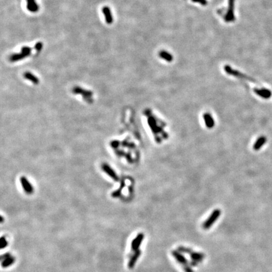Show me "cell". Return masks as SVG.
I'll return each mask as SVG.
<instances>
[{
  "instance_id": "cell-1",
  "label": "cell",
  "mask_w": 272,
  "mask_h": 272,
  "mask_svg": "<svg viewBox=\"0 0 272 272\" xmlns=\"http://www.w3.org/2000/svg\"><path fill=\"white\" fill-rule=\"evenodd\" d=\"M221 212L219 209H216L213 211V212L210 214L209 217L207 219L205 223L203 224V227L205 229H209V228L215 223L218 219H219V216H220Z\"/></svg>"
},
{
  "instance_id": "cell-2",
  "label": "cell",
  "mask_w": 272,
  "mask_h": 272,
  "mask_svg": "<svg viewBox=\"0 0 272 272\" xmlns=\"http://www.w3.org/2000/svg\"><path fill=\"white\" fill-rule=\"evenodd\" d=\"M20 181L21 186H22L23 190L27 194L30 195L33 194L34 191L33 186H32V183L25 177H21L20 179Z\"/></svg>"
},
{
  "instance_id": "cell-3",
  "label": "cell",
  "mask_w": 272,
  "mask_h": 272,
  "mask_svg": "<svg viewBox=\"0 0 272 272\" xmlns=\"http://www.w3.org/2000/svg\"><path fill=\"white\" fill-rule=\"evenodd\" d=\"M73 93L74 94H76V95H82L83 97L87 99L90 100L91 98L92 97L93 95V92L87 90V89H85L83 88H81L80 87H75L73 89Z\"/></svg>"
},
{
  "instance_id": "cell-4",
  "label": "cell",
  "mask_w": 272,
  "mask_h": 272,
  "mask_svg": "<svg viewBox=\"0 0 272 272\" xmlns=\"http://www.w3.org/2000/svg\"><path fill=\"white\" fill-rule=\"evenodd\" d=\"M102 168L103 171L109 176L113 179L114 181H118L119 180V177L114 171L113 168L111 167L109 164L107 163H103L102 165Z\"/></svg>"
},
{
  "instance_id": "cell-5",
  "label": "cell",
  "mask_w": 272,
  "mask_h": 272,
  "mask_svg": "<svg viewBox=\"0 0 272 272\" xmlns=\"http://www.w3.org/2000/svg\"><path fill=\"white\" fill-rule=\"evenodd\" d=\"M144 234H143V233H139L133 239V241H132V244H131L132 249L133 250V251H137V250L139 249V247H140L143 240H144Z\"/></svg>"
},
{
  "instance_id": "cell-6",
  "label": "cell",
  "mask_w": 272,
  "mask_h": 272,
  "mask_svg": "<svg viewBox=\"0 0 272 272\" xmlns=\"http://www.w3.org/2000/svg\"><path fill=\"white\" fill-rule=\"evenodd\" d=\"M141 255V251L140 249H138L137 251H135V253H134V255L131 256V258L129 260V262H128V267L129 269H132L135 266V264L137 262V261L138 260L139 256Z\"/></svg>"
},
{
  "instance_id": "cell-7",
  "label": "cell",
  "mask_w": 272,
  "mask_h": 272,
  "mask_svg": "<svg viewBox=\"0 0 272 272\" xmlns=\"http://www.w3.org/2000/svg\"><path fill=\"white\" fill-rule=\"evenodd\" d=\"M103 13L104 15L105 21L107 24H112L113 23V16L112 12H111V10L110 9L109 7L108 6H105L103 8Z\"/></svg>"
},
{
  "instance_id": "cell-8",
  "label": "cell",
  "mask_w": 272,
  "mask_h": 272,
  "mask_svg": "<svg viewBox=\"0 0 272 272\" xmlns=\"http://www.w3.org/2000/svg\"><path fill=\"white\" fill-rule=\"evenodd\" d=\"M172 255L175 258V260H176L179 263L183 264V265L187 264V263H188L187 260L185 258V256L182 255L181 252H180L179 251H173Z\"/></svg>"
},
{
  "instance_id": "cell-9",
  "label": "cell",
  "mask_w": 272,
  "mask_h": 272,
  "mask_svg": "<svg viewBox=\"0 0 272 272\" xmlns=\"http://www.w3.org/2000/svg\"><path fill=\"white\" fill-rule=\"evenodd\" d=\"M27 8L28 11H30V12L32 13H35L38 12L39 10V7L36 1H35V0H27Z\"/></svg>"
},
{
  "instance_id": "cell-10",
  "label": "cell",
  "mask_w": 272,
  "mask_h": 272,
  "mask_svg": "<svg viewBox=\"0 0 272 272\" xmlns=\"http://www.w3.org/2000/svg\"><path fill=\"white\" fill-rule=\"evenodd\" d=\"M190 256L191 259L194 261V262H195L198 263L201 262L204 259V258H205L204 254L202 253H198V252H194V251H193L190 255Z\"/></svg>"
},
{
  "instance_id": "cell-11",
  "label": "cell",
  "mask_w": 272,
  "mask_h": 272,
  "mask_svg": "<svg viewBox=\"0 0 272 272\" xmlns=\"http://www.w3.org/2000/svg\"><path fill=\"white\" fill-rule=\"evenodd\" d=\"M23 77L24 78H25L26 80L31 81L32 83H33L35 84H38L39 83V80L38 78L35 76L34 74H32V73L30 72H26L23 74Z\"/></svg>"
},
{
  "instance_id": "cell-12",
  "label": "cell",
  "mask_w": 272,
  "mask_h": 272,
  "mask_svg": "<svg viewBox=\"0 0 272 272\" xmlns=\"http://www.w3.org/2000/svg\"><path fill=\"white\" fill-rule=\"evenodd\" d=\"M28 56L26 54H24L23 52L18 53V54H13L11 55L10 57V60L11 62H15L18 60H22L25 58H27Z\"/></svg>"
},
{
  "instance_id": "cell-13",
  "label": "cell",
  "mask_w": 272,
  "mask_h": 272,
  "mask_svg": "<svg viewBox=\"0 0 272 272\" xmlns=\"http://www.w3.org/2000/svg\"><path fill=\"white\" fill-rule=\"evenodd\" d=\"M255 93L260 96L264 98H269L271 95V93L268 89H255Z\"/></svg>"
},
{
  "instance_id": "cell-14",
  "label": "cell",
  "mask_w": 272,
  "mask_h": 272,
  "mask_svg": "<svg viewBox=\"0 0 272 272\" xmlns=\"http://www.w3.org/2000/svg\"><path fill=\"white\" fill-rule=\"evenodd\" d=\"M203 118H204V120H205V122L207 127L209 128L213 127L214 125V122L212 117H211L210 114L209 113L204 114Z\"/></svg>"
},
{
  "instance_id": "cell-15",
  "label": "cell",
  "mask_w": 272,
  "mask_h": 272,
  "mask_svg": "<svg viewBox=\"0 0 272 272\" xmlns=\"http://www.w3.org/2000/svg\"><path fill=\"white\" fill-rule=\"evenodd\" d=\"M15 258L13 256H10L8 258L5 259V260L3 261V262L1 263V266L3 268H8V267L12 265V264L15 263Z\"/></svg>"
},
{
  "instance_id": "cell-16",
  "label": "cell",
  "mask_w": 272,
  "mask_h": 272,
  "mask_svg": "<svg viewBox=\"0 0 272 272\" xmlns=\"http://www.w3.org/2000/svg\"><path fill=\"white\" fill-rule=\"evenodd\" d=\"M265 142H266V138L264 137V136H262V137H260L256 141L255 145H254V149H255V150L260 149L263 146V144H264V143H265Z\"/></svg>"
},
{
  "instance_id": "cell-17",
  "label": "cell",
  "mask_w": 272,
  "mask_h": 272,
  "mask_svg": "<svg viewBox=\"0 0 272 272\" xmlns=\"http://www.w3.org/2000/svg\"><path fill=\"white\" fill-rule=\"evenodd\" d=\"M178 250L181 253H187V254H188V255H190V254L193 252V251L191 249H190L188 248H185V247L184 246H180L178 248Z\"/></svg>"
},
{
  "instance_id": "cell-18",
  "label": "cell",
  "mask_w": 272,
  "mask_h": 272,
  "mask_svg": "<svg viewBox=\"0 0 272 272\" xmlns=\"http://www.w3.org/2000/svg\"><path fill=\"white\" fill-rule=\"evenodd\" d=\"M21 52L26 54L27 55L29 56L32 52V49L29 47H27V46H25V47H23L22 48H21Z\"/></svg>"
},
{
  "instance_id": "cell-19",
  "label": "cell",
  "mask_w": 272,
  "mask_h": 272,
  "mask_svg": "<svg viewBox=\"0 0 272 272\" xmlns=\"http://www.w3.org/2000/svg\"><path fill=\"white\" fill-rule=\"evenodd\" d=\"M1 249H4L6 248L8 246V241H6V239L5 236H2L1 238Z\"/></svg>"
},
{
  "instance_id": "cell-20",
  "label": "cell",
  "mask_w": 272,
  "mask_h": 272,
  "mask_svg": "<svg viewBox=\"0 0 272 272\" xmlns=\"http://www.w3.org/2000/svg\"><path fill=\"white\" fill-rule=\"evenodd\" d=\"M43 47V44H42V42H37L36 44L35 45V47H34V49L35 51H41Z\"/></svg>"
},
{
  "instance_id": "cell-21",
  "label": "cell",
  "mask_w": 272,
  "mask_h": 272,
  "mask_svg": "<svg viewBox=\"0 0 272 272\" xmlns=\"http://www.w3.org/2000/svg\"><path fill=\"white\" fill-rule=\"evenodd\" d=\"M184 269H185V272H194V270H193L192 267H190V266L187 265V264H186V265H185Z\"/></svg>"
},
{
  "instance_id": "cell-22",
  "label": "cell",
  "mask_w": 272,
  "mask_h": 272,
  "mask_svg": "<svg viewBox=\"0 0 272 272\" xmlns=\"http://www.w3.org/2000/svg\"><path fill=\"white\" fill-rule=\"evenodd\" d=\"M10 256H11L10 254H9V253H6V254H5V255H2V256H1V260H2V262H3V260H5V259L8 258H9Z\"/></svg>"
},
{
  "instance_id": "cell-23",
  "label": "cell",
  "mask_w": 272,
  "mask_h": 272,
  "mask_svg": "<svg viewBox=\"0 0 272 272\" xmlns=\"http://www.w3.org/2000/svg\"><path fill=\"white\" fill-rule=\"evenodd\" d=\"M1 223H3V216H1Z\"/></svg>"
}]
</instances>
